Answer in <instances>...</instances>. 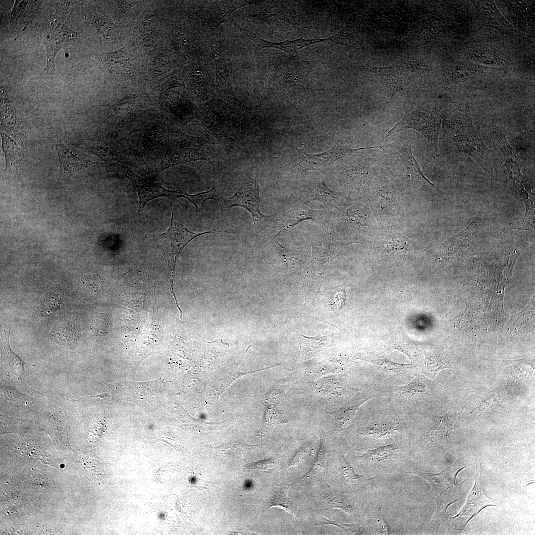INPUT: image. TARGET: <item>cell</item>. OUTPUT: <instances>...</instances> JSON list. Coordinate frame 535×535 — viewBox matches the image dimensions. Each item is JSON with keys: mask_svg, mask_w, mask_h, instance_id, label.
I'll return each mask as SVG.
<instances>
[{"mask_svg": "<svg viewBox=\"0 0 535 535\" xmlns=\"http://www.w3.org/2000/svg\"><path fill=\"white\" fill-rule=\"evenodd\" d=\"M412 143L405 141L401 149L386 152L381 166L392 180L401 188L416 189L443 196L444 193L431 183L422 172L412 151Z\"/></svg>", "mask_w": 535, "mask_h": 535, "instance_id": "cell-1", "label": "cell"}, {"mask_svg": "<svg viewBox=\"0 0 535 535\" xmlns=\"http://www.w3.org/2000/svg\"><path fill=\"white\" fill-rule=\"evenodd\" d=\"M171 217L168 229L160 234L153 236V240L162 252L167 264L170 291L173 294L177 307H179L173 291V284L177 260L186 245L196 237L218 230L219 227L212 230L195 233L184 225L176 207L170 202Z\"/></svg>", "mask_w": 535, "mask_h": 535, "instance_id": "cell-2", "label": "cell"}, {"mask_svg": "<svg viewBox=\"0 0 535 535\" xmlns=\"http://www.w3.org/2000/svg\"><path fill=\"white\" fill-rule=\"evenodd\" d=\"M210 144L205 137H193L176 133L170 138L165 155L155 171L156 175L178 164L192 163L198 160L213 159Z\"/></svg>", "mask_w": 535, "mask_h": 535, "instance_id": "cell-3", "label": "cell"}, {"mask_svg": "<svg viewBox=\"0 0 535 535\" xmlns=\"http://www.w3.org/2000/svg\"><path fill=\"white\" fill-rule=\"evenodd\" d=\"M442 116L436 106L432 110L417 107L407 110L403 118L386 133V138L396 133L408 129H415L424 136L432 158L439 156L438 142Z\"/></svg>", "mask_w": 535, "mask_h": 535, "instance_id": "cell-4", "label": "cell"}, {"mask_svg": "<svg viewBox=\"0 0 535 535\" xmlns=\"http://www.w3.org/2000/svg\"><path fill=\"white\" fill-rule=\"evenodd\" d=\"M234 108L217 96L206 101L198 108L191 122L200 125L217 139L225 142L234 141L236 136L230 123Z\"/></svg>", "mask_w": 535, "mask_h": 535, "instance_id": "cell-5", "label": "cell"}, {"mask_svg": "<svg viewBox=\"0 0 535 535\" xmlns=\"http://www.w3.org/2000/svg\"><path fill=\"white\" fill-rule=\"evenodd\" d=\"M260 167L261 164H258L252 168L239 184L235 193L230 197L223 199L221 202L222 210H230L237 206L247 210L252 215L257 232L264 227L266 221L271 216L263 214L260 210L258 176Z\"/></svg>", "mask_w": 535, "mask_h": 535, "instance_id": "cell-6", "label": "cell"}, {"mask_svg": "<svg viewBox=\"0 0 535 535\" xmlns=\"http://www.w3.org/2000/svg\"><path fill=\"white\" fill-rule=\"evenodd\" d=\"M211 55L198 60L185 68L186 82L196 99L207 101L216 96L214 61Z\"/></svg>", "mask_w": 535, "mask_h": 535, "instance_id": "cell-7", "label": "cell"}, {"mask_svg": "<svg viewBox=\"0 0 535 535\" xmlns=\"http://www.w3.org/2000/svg\"><path fill=\"white\" fill-rule=\"evenodd\" d=\"M43 40L46 53V65L44 68L49 75L55 72V58L59 50L72 45L81 36L80 33L72 31L62 23L49 24L43 32Z\"/></svg>", "mask_w": 535, "mask_h": 535, "instance_id": "cell-8", "label": "cell"}, {"mask_svg": "<svg viewBox=\"0 0 535 535\" xmlns=\"http://www.w3.org/2000/svg\"><path fill=\"white\" fill-rule=\"evenodd\" d=\"M254 4L251 0L205 1L200 11L203 32L208 37L214 35L222 24L236 9Z\"/></svg>", "mask_w": 535, "mask_h": 535, "instance_id": "cell-9", "label": "cell"}, {"mask_svg": "<svg viewBox=\"0 0 535 535\" xmlns=\"http://www.w3.org/2000/svg\"><path fill=\"white\" fill-rule=\"evenodd\" d=\"M451 465L446 469L437 474L419 471L408 472V474L418 475L428 481L437 498L436 517L441 516L446 511L448 505L454 501V493L457 489L454 487L457 473Z\"/></svg>", "mask_w": 535, "mask_h": 535, "instance_id": "cell-10", "label": "cell"}, {"mask_svg": "<svg viewBox=\"0 0 535 535\" xmlns=\"http://www.w3.org/2000/svg\"><path fill=\"white\" fill-rule=\"evenodd\" d=\"M449 136L461 152L471 157L482 168L492 184L494 176L492 153L482 142L479 129L476 128L467 134H454Z\"/></svg>", "mask_w": 535, "mask_h": 535, "instance_id": "cell-11", "label": "cell"}, {"mask_svg": "<svg viewBox=\"0 0 535 535\" xmlns=\"http://www.w3.org/2000/svg\"><path fill=\"white\" fill-rule=\"evenodd\" d=\"M121 169L125 176L132 183L137 191L139 199V213L148 202L157 198L182 197L190 202L193 199V195L167 189L160 183L140 176L126 166L122 165Z\"/></svg>", "mask_w": 535, "mask_h": 535, "instance_id": "cell-12", "label": "cell"}, {"mask_svg": "<svg viewBox=\"0 0 535 535\" xmlns=\"http://www.w3.org/2000/svg\"><path fill=\"white\" fill-rule=\"evenodd\" d=\"M375 148L384 151L380 145L352 149L345 145L337 143L327 151L322 153L317 154H303L299 160V168L303 171L316 170L324 172L335 161L360 150Z\"/></svg>", "mask_w": 535, "mask_h": 535, "instance_id": "cell-13", "label": "cell"}, {"mask_svg": "<svg viewBox=\"0 0 535 535\" xmlns=\"http://www.w3.org/2000/svg\"><path fill=\"white\" fill-rule=\"evenodd\" d=\"M265 262L270 264L275 273L291 272L300 270L304 264V255L298 250L286 248L274 237L266 248Z\"/></svg>", "mask_w": 535, "mask_h": 535, "instance_id": "cell-14", "label": "cell"}, {"mask_svg": "<svg viewBox=\"0 0 535 535\" xmlns=\"http://www.w3.org/2000/svg\"><path fill=\"white\" fill-rule=\"evenodd\" d=\"M192 34L182 29L174 33L176 51L180 58L186 60H198L210 55L211 45L208 37Z\"/></svg>", "mask_w": 535, "mask_h": 535, "instance_id": "cell-15", "label": "cell"}, {"mask_svg": "<svg viewBox=\"0 0 535 535\" xmlns=\"http://www.w3.org/2000/svg\"><path fill=\"white\" fill-rule=\"evenodd\" d=\"M210 55L215 66V94L233 108H237L241 104L236 97L230 81V65L225 56L214 45H211Z\"/></svg>", "mask_w": 535, "mask_h": 535, "instance_id": "cell-16", "label": "cell"}, {"mask_svg": "<svg viewBox=\"0 0 535 535\" xmlns=\"http://www.w3.org/2000/svg\"><path fill=\"white\" fill-rule=\"evenodd\" d=\"M373 398L369 394H363L352 398L338 409L325 413V424L327 436L345 430L353 420L359 407Z\"/></svg>", "mask_w": 535, "mask_h": 535, "instance_id": "cell-17", "label": "cell"}, {"mask_svg": "<svg viewBox=\"0 0 535 535\" xmlns=\"http://www.w3.org/2000/svg\"><path fill=\"white\" fill-rule=\"evenodd\" d=\"M50 140L54 145L58 157V181L68 179L75 171L100 164L98 162L79 158L73 154L64 145L57 131L51 135Z\"/></svg>", "mask_w": 535, "mask_h": 535, "instance_id": "cell-18", "label": "cell"}, {"mask_svg": "<svg viewBox=\"0 0 535 535\" xmlns=\"http://www.w3.org/2000/svg\"><path fill=\"white\" fill-rule=\"evenodd\" d=\"M318 497L319 504L324 510L336 508L349 515L357 514L360 510L358 495L354 491L338 490L327 485L319 491Z\"/></svg>", "mask_w": 535, "mask_h": 535, "instance_id": "cell-19", "label": "cell"}, {"mask_svg": "<svg viewBox=\"0 0 535 535\" xmlns=\"http://www.w3.org/2000/svg\"><path fill=\"white\" fill-rule=\"evenodd\" d=\"M493 147L502 169L514 181L522 173L521 162L504 134L499 129L494 132Z\"/></svg>", "mask_w": 535, "mask_h": 535, "instance_id": "cell-20", "label": "cell"}, {"mask_svg": "<svg viewBox=\"0 0 535 535\" xmlns=\"http://www.w3.org/2000/svg\"><path fill=\"white\" fill-rule=\"evenodd\" d=\"M399 450L396 444L392 443L367 449L362 455L355 457L372 468L373 471H384L394 469L395 464H397L399 459H401V457L398 456Z\"/></svg>", "mask_w": 535, "mask_h": 535, "instance_id": "cell-21", "label": "cell"}, {"mask_svg": "<svg viewBox=\"0 0 535 535\" xmlns=\"http://www.w3.org/2000/svg\"><path fill=\"white\" fill-rule=\"evenodd\" d=\"M347 378L345 374H334L321 377L308 385L314 392L334 400L356 391L348 385Z\"/></svg>", "mask_w": 535, "mask_h": 535, "instance_id": "cell-22", "label": "cell"}, {"mask_svg": "<svg viewBox=\"0 0 535 535\" xmlns=\"http://www.w3.org/2000/svg\"><path fill=\"white\" fill-rule=\"evenodd\" d=\"M318 432L320 443L314 463L309 470L302 476L296 479L293 483H299L308 490H311L323 479L325 471V456L327 453L332 451L328 450L326 447L325 441L327 435L325 431L321 429L318 430Z\"/></svg>", "mask_w": 535, "mask_h": 535, "instance_id": "cell-23", "label": "cell"}, {"mask_svg": "<svg viewBox=\"0 0 535 535\" xmlns=\"http://www.w3.org/2000/svg\"><path fill=\"white\" fill-rule=\"evenodd\" d=\"M345 34L342 29L334 35L324 39H304L300 38L293 40H285L280 42H272L264 40L253 33L251 35L253 40L260 46V50L264 48H275L291 54H296L300 49L316 43L333 44Z\"/></svg>", "mask_w": 535, "mask_h": 535, "instance_id": "cell-24", "label": "cell"}, {"mask_svg": "<svg viewBox=\"0 0 535 535\" xmlns=\"http://www.w3.org/2000/svg\"><path fill=\"white\" fill-rule=\"evenodd\" d=\"M260 7V11L249 16L254 19L260 20L267 23L272 30H285L289 20L283 12V8L278 1H255Z\"/></svg>", "mask_w": 535, "mask_h": 535, "instance_id": "cell-25", "label": "cell"}, {"mask_svg": "<svg viewBox=\"0 0 535 535\" xmlns=\"http://www.w3.org/2000/svg\"><path fill=\"white\" fill-rule=\"evenodd\" d=\"M353 362L344 353L336 354L314 364L307 370V378L316 380L327 374H340L348 369Z\"/></svg>", "mask_w": 535, "mask_h": 535, "instance_id": "cell-26", "label": "cell"}, {"mask_svg": "<svg viewBox=\"0 0 535 535\" xmlns=\"http://www.w3.org/2000/svg\"><path fill=\"white\" fill-rule=\"evenodd\" d=\"M341 194L330 189L325 184L323 176L312 179L306 186L303 202L309 204L316 200L323 204L328 208H332L340 199Z\"/></svg>", "mask_w": 535, "mask_h": 535, "instance_id": "cell-27", "label": "cell"}, {"mask_svg": "<svg viewBox=\"0 0 535 535\" xmlns=\"http://www.w3.org/2000/svg\"><path fill=\"white\" fill-rule=\"evenodd\" d=\"M41 1L15 0L8 12L10 28L14 31H23L34 18Z\"/></svg>", "mask_w": 535, "mask_h": 535, "instance_id": "cell-28", "label": "cell"}, {"mask_svg": "<svg viewBox=\"0 0 535 535\" xmlns=\"http://www.w3.org/2000/svg\"><path fill=\"white\" fill-rule=\"evenodd\" d=\"M476 479L475 485L468 497L466 504L460 513L453 518L455 519V520H453L454 524L462 525L461 527H465L471 518L474 516L479 509L482 508V505H488L489 502H493L490 501L491 499L488 498L484 494L481 474L478 478L476 475Z\"/></svg>", "mask_w": 535, "mask_h": 535, "instance_id": "cell-29", "label": "cell"}, {"mask_svg": "<svg viewBox=\"0 0 535 535\" xmlns=\"http://www.w3.org/2000/svg\"><path fill=\"white\" fill-rule=\"evenodd\" d=\"M327 214V211L313 210L308 204L302 202L282 214L277 229L280 231L288 229L305 220L321 219Z\"/></svg>", "mask_w": 535, "mask_h": 535, "instance_id": "cell-30", "label": "cell"}, {"mask_svg": "<svg viewBox=\"0 0 535 535\" xmlns=\"http://www.w3.org/2000/svg\"><path fill=\"white\" fill-rule=\"evenodd\" d=\"M300 349L297 357L298 362L309 360L319 353L332 346V335L309 337L302 334L297 335Z\"/></svg>", "mask_w": 535, "mask_h": 535, "instance_id": "cell-31", "label": "cell"}, {"mask_svg": "<svg viewBox=\"0 0 535 535\" xmlns=\"http://www.w3.org/2000/svg\"><path fill=\"white\" fill-rule=\"evenodd\" d=\"M0 128L2 132L11 136L22 146L23 136L15 110L3 92L0 96Z\"/></svg>", "mask_w": 535, "mask_h": 535, "instance_id": "cell-32", "label": "cell"}, {"mask_svg": "<svg viewBox=\"0 0 535 535\" xmlns=\"http://www.w3.org/2000/svg\"><path fill=\"white\" fill-rule=\"evenodd\" d=\"M0 135L2 140L1 148L5 160L4 173L12 174L18 172L21 166L24 158L23 151L16 141L9 135L1 131Z\"/></svg>", "mask_w": 535, "mask_h": 535, "instance_id": "cell-33", "label": "cell"}, {"mask_svg": "<svg viewBox=\"0 0 535 535\" xmlns=\"http://www.w3.org/2000/svg\"><path fill=\"white\" fill-rule=\"evenodd\" d=\"M279 365V364H276L271 367L247 373L240 372L238 370L234 369L233 368L226 370L225 371L219 373L213 380L208 389V396L210 399H217L231 384L242 375L248 373H254L273 368Z\"/></svg>", "mask_w": 535, "mask_h": 535, "instance_id": "cell-34", "label": "cell"}, {"mask_svg": "<svg viewBox=\"0 0 535 535\" xmlns=\"http://www.w3.org/2000/svg\"><path fill=\"white\" fill-rule=\"evenodd\" d=\"M444 130L449 136L468 133L474 130L471 117L469 113L451 112L442 117Z\"/></svg>", "mask_w": 535, "mask_h": 535, "instance_id": "cell-35", "label": "cell"}, {"mask_svg": "<svg viewBox=\"0 0 535 535\" xmlns=\"http://www.w3.org/2000/svg\"><path fill=\"white\" fill-rule=\"evenodd\" d=\"M395 66L394 63L385 67H376L373 66L370 71L382 85L389 99L392 98L396 93L402 90L404 84L403 80L394 76L391 72L393 71Z\"/></svg>", "mask_w": 535, "mask_h": 535, "instance_id": "cell-36", "label": "cell"}, {"mask_svg": "<svg viewBox=\"0 0 535 535\" xmlns=\"http://www.w3.org/2000/svg\"><path fill=\"white\" fill-rule=\"evenodd\" d=\"M261 403L264 407L263 424L257 435L262 440L269 436L272 429L277 425L288 422L276 405L269 404L264 400Z\"/></svg>", "mask_w": 535, "mask_h": 535, "instance_id": "cell-37", "label": "cell"}, {"mask_svg": "<svg viewBox=\"0 0 535 535\" xmlns=\"http://www.w3.org/2000/svg\"><path fill=\"white\" fill-rule=\"evenodd\" d=\"M397 69L403 76L404 86L413 82L418 77L425 73L427 67L426 58L417 60H400L395 63Z\"/></svg>", "mask_w": 535, "mask_h": 535, "instance_id": "cell-38", "label": "cell"}, {"mask_svg": "<svg viewBox=\"0 0 535 535\" xmlns=\"http://www.w3.org/2000/svg\"><path fill=\"white\" fill-rule=\"evenodd\" d=\"M293 484L294 483L289 484L284 482L275 486L269 495L267 502V509L273 506L282 508L296 520L294 515L296 508L287 495V491Z\"/></svg>", "mask_w": 535, "mask_h": 535, "instance_id": "cell-39", "label": "cell"}, {"mask_svg": "<svg viewBox=\"0 0 535 535\" xmlns=\"http://www.w3.org/2000/svg\"><path fill=\"white\" fill-rule=\"evenodd\" d=\"M80 149L100 158L107 162L117 161L122 164L136 167L132 161L125 157L115 149L106 145H95L77 146Z\"/></svg>", "mask_w": 535, "mask_h": 535, "instance_id": "cell-40", "label": "cell"}, {"mask_svg": "<svg viewBox=\"0 0 535 535\" xmlns=\"http://www.w3.org/2000/svg\"><path fill=\"white\" fill-rule=\"evenodd\" d=\"M99 61L106 71L110 73H117L125 68L128 57L122 51L101 53L98 55Z\"/></svg>", "mask_w": 535, "mask_h": 535, "instance_id": "cell-41", "label": "cell"}, {"mask_svg": "<svg viewBox=\"0 0 535 535\" xmlns=\"http://www.w3.org/2000/svg\"><path fill=\"white\" fill-rule=\"evenodd\" d=\"M356 358L368 361L373 364L377 371L386 373L401 374L413 368L411 365L395 363L378 356H373L370 354L360 353L357 354Z\"/></svg>", "mask_w": 535, "mask_h": 535, "instance_id": "cell-42", "label": "cell"}, {"mask_svg": "<svg viewBox=\"0 0 535 535\" xmlns=\"http://www.w3.org/2000/svg\"><path fill=\"white\" fill-rule=\"evenodd\" d=\"M399 423L385 422L371 424L361 428L358 431L363 436L373 439L381 438L400 429Z\"/></svg>", "mask_w": 535, "mask_h": 535, "instance_id": "cell-43", "label": "cell"}, {"mask_svg": "<svg viewBox=\"0 0 535 535\" xmlns=\"http://www.w3.org/2000/svg\"><path fill=\"white\" fill-rule=\"evenodd\" d=\"M517 190L525 203L526 215H535V190L522 173L514 180Z\"/></svg>", "mask_w": 535, "mask_h": 535, "instance_id": "cell-44", "label": "cell"}, {"mask_svg": "<svg viewBox=\"0 0 535 535\" xmlns=\"http://www.w3.org/2000/svg\"><path fill=\"white\" fill-rule=\"evenodd\" d=\"M480 71L477 67L471 63H462L449 69L446 80L451 83L461 82L475 76Z\"/></svg>", "mask_w": 535, "mask_h": 535, "instance_id": "cell-45", "label": "cell"}, {"mask_svg": "<svg viewBox=\"0 0 535 535\" xmlns=\"http://www.w3.org/2000/svg\"><path fill=\"white\" fill-rule=\"evenodd\" d=\"M77 327V323L75 321L64 322L54 331V340L61 345H73L78 338Z\"/></svg>", "mask_w": 535, "mask_h": 535, "instance_id": "cell-46", "label": "cell"}, {"mask_svg": "<svg viewBox=\"0 0 535 535\" xmlns=\"http://www.w3.org/2000/svg\"><path fill=\"white\" fill-rule=\"evenodd\" d=\"M339 469L341 478L349 484H358L368 482L374 478L368 479L365 474H356L354 468L345 458V454H341L339 456Z\"/></svg>", "mask_w": 535, "mask_h": 535, "instance_id": "cell-47", "label": "cell"}, {"mask_svg": "<svg viewBox=\"0 0 535 535\" xmlns=\"http://www.w3.org/2000/svg\"><path fill=\"white\" fill-rule=\"evenodd\" d=\"M346 295L344 288L331 289L327 296V307L330 316L335 321H339L340 310L345 305Z\"/></svg>", "mask_w": 535, "mask_h": 535, "instance_id": "cell-48", "label": "cell"}, {"mask_svg": "<svg viewBox=\"0 0 535 535\" xmlns=\"http://www.w3.org/2000/svg\"><path fill=\"white\" fill-rule=\"evenodd\" d=\"M331 525L340 529L347 535H365L371 534V529L361 524L356 523L353 524H346L338 520H330L322 516V521L317 526Z\"/></svg>", "mask_w": 535, "mask_h": 535, "instance_id": "cell-49", "label": "cell"}, {"mask_svg": "<svg viewBox=\"0 0 535 535\" xmlns=\"http://www.w3.org/2000/svg\"><path fill=\"white\" fill-rule=\"evenodd\" d=\"M426 385L421 376H417L406 385L398 388L399 394L406 398L414 399L421 397L426 392Z\"/></svg>", "mask_w": 535, "mask_h": 535, "instance_id": "cell-50", "label": "cell"}, {"mask_svg": "<svg viewBox=\"0 0 535 535\" xmlns=\"http://www.w3.org/2000/svg\"><path fill=\"white\" fill-rule=\"evenodd\" d=\"M289 379H282L278 381L266 393L264 394V400L269 404L277 406L281 402L286 390L290 385Z\"/></svg>", "mask_w": 535, "mask_h": 535, "instance_id": "cell-51", "label": "cell"}, {"mask_svg": "<svg viewBox=\"0 0 535 535\" xmlns=\"http://www.w3.org/2000/svg\"><path fill=\"white\" fill-rule=\"evenodd\" d=\"M62 304L61 298L57 292L51 291L44 298L41 306V312L48 317L59 310Z\"/></svg>", "mask_w": 535, "mask_h": 535, "instance_id": "cell-52", "label": "cell"}, {"mask_svg": "<svg viewBox=\"0 0 535 535\" xmlns=\"http://www.w3.org/2000/svg\"><path fill=\"white\" fill-rule=\"evenodd\" d=\"M478 3V8L484 19L493 23H501L503 18L493 1H482Z\"/></svg>", "mask_w": 535, "mask_h": 535, "instance_id": "cell-53", "label": "cell"}, {"mask_svg": "<svg viewBox=\"0 0 535 535\" xmlns=\"http://www.w3.org/2000/svg\"><path fill=\"white\" fill-rule=\"evenodd\" d=\"M313 446V441H308L300 447L292 455L287 463L289 467L298 465L310 454Z\"/></svg>", "mask_w": 535, "mask_h": 535, "instance_id": "cell-54", "label": "cell"}, {"mask_svg": "<svg viewBox=\"0 0 535 535\" xmlns=\"http://www.w3.org/2000/svg\"><path fill=\"white\" fill-rule=\"evenodd\" d=\"M501 400V397L498 394L493 393L487 397L482 401L479 406L472 412L473 414L480 415L486 412L497 405Z\"/></svg>", "mask_w": 535, "mask_h": 535, "instance_id": "cell-55", "label": "cell"}, {"mask_svg": "<svg viewBox=\"0 0 535 535\" xmlns=\"http://www.w3.org/2000/svg\"><path fill=\"white\" fill-rule=\"evenodd\" d=\"M534 217L535 215H525L521 218L513 222L508 229H524L534 232Z\"/></svg>", "mask_w": 535, "mask_h": 535, "instance_id": "cell-56", "label": "cell"}, {"mask_svg": "<svg viewBox=\"0 0 535 535\" xmlns=\"http://www.w3.org/2000/svg\"><path fill=\"white\" fill-rule=\"evenodd\" d=\"M77 1H58L55 3V14L61 19L64 20L72 7L77 3Z\"/></svg>", "mask_w": 535, "mask_h": 535, "instance_id": "cell-57", "label": "cell"}, {"mask_svg": "<svg viewBox=\"0 0 535 535\" xmlns=\"http://www.w3.org/2000/svg\"><path fill=\"white\" fill-rule=\"evenodd\" d=\"M248 469H256L270 473L276 468L274 461L272 458L265 459L257 462L249 464L246 466Z\"/></svg>", "mask_w": 535, "mask_h": 535, "instance_id": "cell-58", "label": "cell"}, {"mask_svg": "<svg viewBox=\"0 0 535 535\" xmlns=\"http://www.w3.org/2000/svg\"><path fill=\"white\" fill-rule=\"evenodd\" d=\"M495 54L493 51L488 49H479L475 50L473 54L476 57L475 58L484 61V63H494L495 61H497V57H498L497 54Z\"/></svg>", "mask_w": 535, "mask_h": 535, "instance_id": "cell-59", "label": "cell"}, {"mask_svg": "<svg viewBox=\"0 0 535 535\" xmlns=\"http://www.w3.org/2000/svg\"><path fill=\"white\" fill-rule=\"evenodd\" d=\"M253 483L250 481H247L245 483V487L246 488H250L252 486Z\"/></svg>", "mask_w": 535, "mask_h": 535, "instance_id": "cell-60", "label": "cell"}]
</instances>
